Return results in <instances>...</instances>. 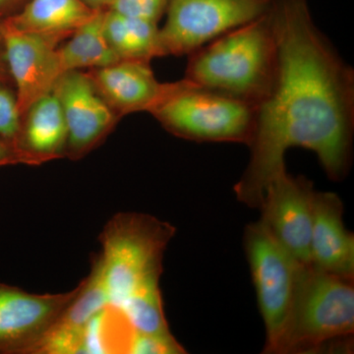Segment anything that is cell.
Returning a JSON list of instances; mask_svg holds the SVG:
<instances>
[{"label":"cell","mask_w":354,"mask_h":354,"mask_svg":"<svg viewBox=\"0 0 354 354\" xmlns=\"http://www.w3.org/2000/svg\"><path fill=\"white\" fill-rule=\"evenodd\" d=\"M244 248L266 330L265 353H277L297 292L302 263L260 221L247 225Z\"/></svg>","instance_id":"obj_6"},{"label":"cell","mask_w":354,"mask_h":354,"mask_svg":"<svg viewBox=\"0 0 354 354\" xmlns=\"http://www.w3.org/2000/svg\"><path fill=\"white\" fill-rule=\"evenodd\" d=\"M184 79L258 106L271 92L278 68L272 11L190 53Z\"/></svg>","instance_id":"obj_3"},{"label":"cell","mask_w":354,"mask_h":354,"mask_svg":"<svg viewBox=\"0 0 354 354\" xmlns=\"http://www.w3.org/2000/svg\"><path fill=\"white\" fill-rule=\"evenodd\" d=\"M354 333L353 279L304 264L277 354L313 353Z\"/></svg>","instance_id":"obj_4"},{"label":"cell","mask_w":354,"mask_h":354,"mask_svg":"<svg viewBox=\"0 0 354 354\" xmlns=\"http://www.w3.org/2000/svg\"><path fill=\"white\" fill-rule=\"evenodd\" d=\"M104 32L120 59L147 60L162 57L160 27L156 23L127 17L106 9Z\"/></svg>","instance_id":"obj_16"},{"label":"cell","mask_w":354,"mask_h":354,"mask_svg":"<svg viewBox=\"0 0 354 354\" xmlns=\"http://www.w3.org/2000/svg\"><path fill=\"white\" fill-rule=\"evenodd\" d=\"M95 88L120 118L151 113L167 92L169 83L158 82L147 60L121 59L88 72Z\"/></svg>","instance_id":"obj_12"},{"label":"cell","mask_w":354,"mask_h":354,"mask_svg":"<svg viewBox=\"0 0 354 354\" xmlns=\"http://www.w3.org/2000/svg\"><path fill=\"white\" fill-rule=\"evenodd\" d=\"M37 295L0 283V354H27L80 290Z\"/></svg>","instance_id":"obj_11"},{"label":"cell","mask_w":354,"mask_h":354,"mask_svg":"<svg viewBox=\"0 0 354 354\" xmlns=\"http://www.w3.org/2000/svg\"><path fill=\"white\" fill-rule=\"evenodd\" d=\"M106 9L97 11L94 17L69 37L64 46H58L62 72L80 71L108 66L120 60L109 46L104 32Z\"/></svg>","instance_id":"obj_17"},{"label":"cell","mask_w":354,"mask_h":354,"mask_svg":"<svg viewBox=\"0 0 354 354\" xmlns=\"http://www.w3.org/2000/svg\"><path fill=\"white\" fill-rule=\"evenodd\" d=\"M169 0H113L109 10L127 17L158 24L165 14Z\"/></svg>","instance_id":"obj_20"},{"label":"cell","mask_w":354,"mask_h":354,"mask_svg":"<svg viewBox=\"0 0 354 354\" xmlns=\"http://www.w3.org/2000/svg\"><path fill=\"white\" fill-rule=\"evenodd\" d=\"M82 1L93 9H108L113 0H82Z\"/></svg>","instance_id":"obj_23"},{"label":"cell","mask_w":354,"mask_h":354,"mask_svg":"<svg viewBox=\"0 0 354 354\" xmlns=\"http://www.w3.org/2000/svg\"><path fill=\"white\" fill-rule=\"evenodd\" d=\"M12 0H0V9L3 8L6 6H8Z\"/></svg>","instance_id":"obj_24"},{"label":"cell","mask_w":354,"mask_h":354,"mask_svg":"<svg viewBox=\"0 0 354 354\" xmlns=\"http://www.w3.org/2000/svg\"><path fill=\"white\" fill-rule=\"evenodd\" d=\"M66 143L64 111L57 95L51 92L25 113L18 147L32 165H39L64 158Z\"/></svg>","instance_id":"obj_14"},{"label":"cell","mask_w":354,"mask_h":354,"mask_svg":"<svg viewBox=\"0 0 354 354\" xmlns=\"http://www.w3.org/2000/svg\"><path fill=\"white\" fill-rule=\"evenodd\" d=\"M101 9L82 0H31L20 13L8 19L22 31L65 41L92 19Z\"/></svg>","instance_id":"obj_15"},{"label":"cell","mask_w":354,"mask_h":354,"mask_svg":"<svg viewBox=\"0 0 354 354\" xmlns=\"http://www.w3.org/2000/svg\"><path fill=\"white\" fill-rule=\"evenodd\" d=\"M135 330L120 309L106 304L84 326L79 354H129Z\"/></svg>","instance_id":"obj_18"},{"label":"cell","mask_w":354,"mask_h":354,"mask_svg":"<svg viewBox=\"0 0 354 354\" xmlns=\"http://www.w3.org/2000/svg\"><path fill=\"white\" fill-rule=\"evenodd\" d=\"M22 122L16 95L9 88L0 86V139L19 149Z\"/></svg>","instance_id":"obj_19"},{"label":"cell","mask_w":354,"mask_h":354,"mask_svg":"<svg viewBox=\"0 0 354 354\" xmlns=\"http://www.w3.org/2000/svg\"><path fill=\"white\" fill-rule=\"evenodd\" d=\"M9 75L16 85V99L22 118L39 99L53 92L64 74L58 57V44L53 37L22 31L6 18L0 23Z\"/></svg>","instance_id":"obj_9"},{"label":"cell","mask_w":354,"mask_h":354,"mask_svg":"<svg viewBox=\"0 0 354 354\" xmlns=\"http://www.w3.org/2000/svg\"><path fill=\"white\" fill-rule=\"evenodd\" d=\"M176 234L171 223L140 213H120L104 225L97 254L109 304L147 334L171 335L160 288L162 258Z\"/></svg>","instance_id":"obj_2"},{"label":"cell","mask_w":354,"mask_h":354,"mask_svg":"<svg viewBox=\"0 0 354 354\" xmlns=\"http://www.w3.org/2000/svg\"><path fill=\"white\" fill-rule=\"evenodd\" d=\"M150 113L167 132L179 138L248 146L257 106L183 78L169 83L164 97Z\"/></svg>","instance_id":"obj_5"},{"label":"cell","mask_w":354,"mask_h":354,"mask_svg":"<svg viewBox=\"0 0 354 354\" xmlns=\"http://www.w3.org/2000/svg\"><path fill=\"white\" fill-rule=\"evenodd\" d=\"M18 164L32 165L29 158L19 149L0 139V167Z\"/></svg>","instance_id":"obj_21"},{"label":"cell","mask_w":354,"mask_h":354,"mask_svg":"<svg viewBox=\"0 0 354 354\" xmlns=\"http://www.w3.org/2000/svg\"><path fill=\"white\" fill-rule=\"evenodd\" d=\"M53 92L62 104L67 127L64 158L78 160L104 143L121 118L109 108L88 73L65 72Z\"/></svg>","instance_id":"obj_10"},{"label":"cell","mask_w":354,"mask_h":354,"mask_svg":"<svg viewBox=\"0 0 354 354\" xmlns=\"http://www.w3.org/2000/svg\"><path fill=\"white\" fill-rule=\"evenodd\" d=\"M7 73H9V72L7 69L6 58H4L1 38H0V83L7 80V78H8V74Z\"/></svg>","instance_id":"obj_22"},{"label":"cell","mask_w":354,"mask_h":354,"mask_svg":"<svg viewBox=\"0 0 354 354\" xmlns=\"http://www.w3.org/2000/svg\"><path fill=\"white\" fill-rule=\"evenodd\" d=\"M279 0H169L160 28L162 55H189L205 44L259 19Z\"/></svg>","instance_id":"obj_7"},{"label":"cell","mask_w":354,"mask_h":354,"mask_svg":"<svg viewBox=\"0 0 354 354\" xmlns=\"http://www.w3.org/2000/svg\"><path fill=\"white\" fill-rule=\"evenodd\" d=\"M310 264L354 279V235L344 223V205L333 192L316 191L310 239Z\"/></svg>","instance_id":"obj_13"},{"label":"cell","mask_w":354,"mask_h":354,"mask_svg":"<svg viewBox=\"0 0 354 354\" xmlns=\"http://www.w3.org/2000/svg\"><path fill=\"white\" fill-rule=\"evenodd\" d=\"M315 192L309 179L288 174L285 167L267 184L259 208L263 225L302 264H310Z\"/></svg>","instance_id":"obj_8"},{"label":"cell","mask_w":354,"mask_h":354,"mask_svg":"<svg viewBox=\"0 0 354 354\" xmlns=\"http://www.w3.org/2000/svg\"><path fill=\"white\" fill-rule=\"evenodd\" d=\"M272 19L276 78L257 106L250 158L234 186L237 200L258 209L290 148L315 153L333 180L348 174L353 156V69L317 27L306 0H279Z\"/></svg>","instance_id":"obj_1"}]
</instances>
